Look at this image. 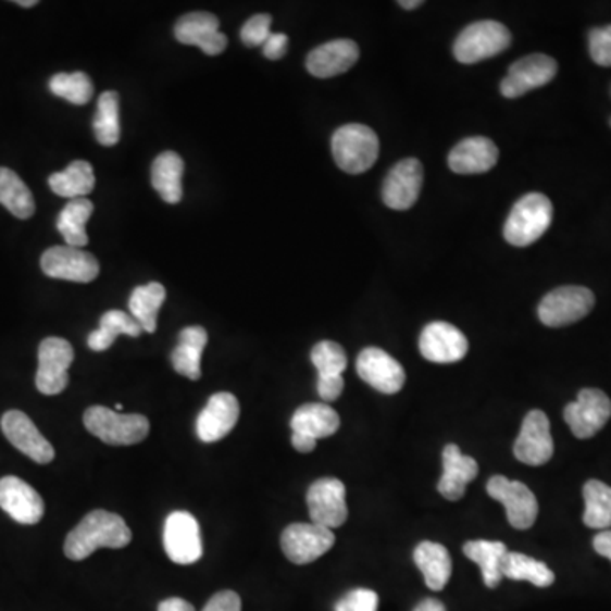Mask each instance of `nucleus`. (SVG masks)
Instances as JSON below:
<instances>
[{
  "mask_svg": "<svg viewBox=\"0 0 611 611\" xmlns=\"http://www.w3.org/2000/svg\"><path fill=\"white\" fill-rule=\"evenodd\" d=\"M41 269L51 279L82 284L92 283L101 271L92 253L68 245L48 248L41 257Z\"/></svg>",
  "mask_w": 611,
  "mask_h": 611,
  "instance_id": "ddd939ff",
  "label": "nucleus"
},
{
  "mask_svg": "<svg viewBox=\"0 0 611 611\" xmlns=\"http://www.w3.org/2000/svg\"><path fill=\"white\" fill-rule=\"evenodd\" d=\"M357 374L383 395H396L407 383V372L398 360L377 347H369L360 352Z\"/></svg>",
  "mask_w": 611,
  "mask_h": 611,
  "instance_id": "2eb2a0df",
  "label": "nucleus"
},
{
  "mask_svg": "<svg viewBox=\"0 0 611 611\" xmlns=\"http://www.w3.org/2000/svg\"><path fill=\"white\" fill-rule=\"evenodd\" d=\"M413 611H447L446 607L441 601L435 600V598H426L423 600L419 607L414 608Z\"/></svg>",
  "mask_w": 611,
  "mask_h": 611,
  "instance_id": "3c124183",
  "label": "nucleus"
},
{
  "mask_svg": "<svg viewBox=\"0 0 611 611\" xmlns=\"http://www.w3.org/2000/svg\"><path fill=\"white\" fill-rule=\"evenodd\" d=\"M347 489L340 479L323 477L314 481L308 489V508H310L311 522L325 528H338L349 519L347 508Z\"/></svg>",
  "mask_w": 611,
  "mask_h": 611,
  "instance_id": "f8f14e48",
  "label": "nucleus"
},
{
  "mask_svg": "<svg viewBox=\"0 0 611 611\" xmlns=\"http://www.w3.org/2000/svg\"><path fill=\"white\" fill-rule=\"evenodd\" d=\"M50 189L60 198H86L96 187L92 165L86 160H75L65 171L57 172L48 178Z\"/></svg>",
  "mask_w": 611,
  "mask_h": 611,
  "instance_id": "7c9ffc66",
  "label": "nucleus"
},
{
  "mask_svg": "<svg viewBox=\"0 0 611 611\" xmlns=\"http://www.w3.org/2000/svg\"><path fill=\"white\" fill-rule=\"evenodd\" d=\"M511 45V33L498 21H477L469 24L453 43L457 62L472 65L503 53Z\"/></svg>",
  "mask_w": 611,
  "mask_h": 611,
  "instance_id": "39448f33",
  "label": "nucleus"
},
{
  "mask_svg": "<svg viewBox=\"0 0 611 611\" xmlns=\"http://www.w3.org/2000/svg\"><path fill=\"white\" fill-rule=\"evenodd\" d=\"M0 204L20 220L32 217L36 210L29 187L21 180L16 172L5 166H0Z\"/></svg>",
  "mask_w": 611,
  "mask_h": 611,
  "instance_id": "72a5a7b5",
  "label": "nucleus"
},
{
  "mask_svg": "<svg viewBox=\"0 0 611 611\" xmlns=\"http://www.w3.org/2000/svg\"><path fill=\"white\" fill-rule=\"evenodd\" d=\"M166 290L160 283L136 287L129 296V311L144 332L155 333L157 314L165 301Z\"/></svg>",
  "mask_w": 611,
  "mask_h": 611,
  "instance_id": "f704fd0d",
  "label": "nucleus"
},
{
  "mask_svg": "<svg viewBox=\"0 0 611 611\" xmlns=\"http://www.w3.org/2000/svg\"><path fill=\"white\" fill-rule=\"evenodd\" d=\"M287 43H289L287 35H284V33H272L262 47L263 54L269 60H280L287 53Z\"/></svg>",
  "mask_w": 611,
  "mask_h": 611,
  "instance_id": "49530a36",
  "label": "nucleus"
},
{
  "mask_svg": "<svg viewBox=\"0 0 611 611\" xmlns=\"http://www.w3.org/2000/svg\"><path fill=\"white\" fill-rule=\"evenodd\" d=\"M413 559L432 591H441L446 588L452 576V559L446 547L437 541H422L414 549Z\"/></svg>",
  "mask_w": 611,
  "mask_h": 611,
  "instance_id": "cd10ccee",
  "label": "nucleus"
},
{
  "mask_svg": "<svg viewBox=\"0 0 611 611\" xmlns=\"http://www.w3.org/2000/svg\"><path fill=\"white\" fill-rule=\"evenodd\" d=\"M163 547L175 564L190 565L202 558L201 528L189 511H174L166 516Z\"/></svg>",
  "mask_w": 611,
  "mask_h": 611,
  "instance_id": "6e6552de",
  "label": "nucleus"
},
{
  "mask_svg": "<svg viewBox=\"0 0 611 611\" xmlns=\"http://www.w3.org/2000/svg\"><path fill=\"white\" fill-rule=\"evenodd\" d=\"M486 491L507 508L508 523L513 528L528 531L534 526L538 516V501L525 484L504 476H492L486 484Z\"/></svg>",
  "mask_w": 611,
  "mask_h": 611,
  "instance_id": "9d476101",
  "label": "nucleus"
},
{
  "mask_svg": "<svg viewBox=\"0 0 611 611\" xmlns=\"http://www.w3.org/2000/svg\"><path fill=\"white\" fill-rule=\"evenodd\" d=\"M444 461V474L438 481V492L449 501H459L465 495L467 484L476 479L479 474V465L472 459L461 452L456 444H449L441 453Z\"/></svg>",
  "mask_w": 611,
  "mask_h": 611,
  "instance_id": "b1692460",
  "label": "nucleus"
},
{
  "mask_svg": "<svg viewBox=\"0 0 611 611\" xmlns=\"http://www.w3.org/2000/svg\"><path fill=\"white\" fill-rule=\"evenodd\" d=\"M423 187L420 160L404 159L392 166L383 186V201L395 211H408L419 201Z\"/></svg>",
  "mask_w": 611,
  "mask_h": 611,
  "instance_id": "f3484780",
  "label": "nucleus"
},
{
  "mask_svg": "<svg viewBox=\"0 0 611 611\" xmlns=\"http://www.w3.org/2000/svg\"><path fill=\"white\" fill-rule=\"evenodd\" d=\"M208 345V332L202 326H187L178 333V344L172 352V367L190 381L201 379V357Z\"/></svg>",
  "mask_w": 611,
  "mask_h": 611,
  "instance_id": "a878e982",
  "label": "nucleus"
},
{
  "mask_svg": "<svg viewBox=\"0 0 611 611\" xmlns=\"http://www.w3.org/2000/svg\"><path fill=\"white\" fill-rule=\"evenodd\" d=\"M513 453L526 465H544L552 459V434L549 416L544 411L534 410L526 414Z\"/></svg>",
  "mask_w": 611,
  "mask_h": 611,
  "instance_id": "dca6fc26",
  "label": "nucleus"
},
{
  "mask_svg": "<svg viewBox=\"0 0 611 611\" xmlns=\"http://www.w3.org/2000/svg\"><path fill=\"white\" fill-rule=\"evenodd\" d=\"M271 26L272 17L269 14H257V16L250 17L241 27V41L250 48L263 47L269 36L272 35Z\"/></svg>",
  "mask_w": 611,
  "mask_h": 611,
  "instance_id": "a19ab883",
  "label": "nucleus"
},
{
  "mask_svg": "<svg viewBox=\"0 0 611 611\" xmlns=\"http://www.w3.org/2000/svg\"><path fill=\"white\" fill-rule=\"evenodd\" d=\"M558 62L552 57L528 54L510 66L499 90L507 99H516L531 90L547 86L558 75Z\"/></svg>",
  "mask_w": 611,
  "mask_h": 611,
  "instance_id": "4468645a",
  "label": "nucleus"
},
{
  "mask_svg": "<svg viewBox=\"0 0 611 611\" xmlns=\"http://www.w3.org/2000/svg\"><path fill=\"white\" fill-rule=\"evenodd\" d=\"M317 395L323 401L332 402L337 401L344 392L345 381L344 376L335 377H317Z\"/></svg>",
  "mask_w": 611,
  "mask_h": 611,
  "instance_id": "a18cd8bd",
  "label": "nucleus"
},
{
  "mask_svg": "<svg viewBox=\"0 0 611 611\" xmlns=\"http://www.w3.org/2000/svg\"><path fill=\"white\" fill-rule=\"evenodd\" d=\"M335 546V535L316 523H292L280 537L284 556L292 564H311Z\"/></svg>",
  "mask_w": 611,
  "mask_h": 611,
  "instance_id": "9b49d317",
  "label": "nucleus"
},
{
  "mask_svg": "<svg viewBox=\"0 0 611 611\" xmlns=\"http://www.w3.org/2000/svg\"><path fill=\"white\" fill-rule=\"evenodd\" d=\"M16 4L21 8H35V5H38V0H20Z\"/></svg>",
  "mask_w": 611,
  "mask_h": 611,
  "instance_id": "864d4df0",
  "label": "nucleus"
},
{
  "mask_svg": "<svg viewBox=\"0 0 611 611\" xmlns=\"http://www.w3.org/2000/svg\"><path fill=\"white\" fill-rule=\"evenodd\" d=\"M498 159L499 150L495 141L484 136H472L452 148L449 153V166L456 174H484L491 171Z\"/></svg>",
  "mask_w": 611,
  "mask_h": 611,
  "instance_id": "393cba45",
  "label": "nucleus"
},
{
  "mask_svg": "<svg viewBox=\"0 0 611 611\" xmlns=\"http://www.w3.org/2000/svg\"><path fill=\"white\" fill-rule=\"evenodd\" d=\"M379 138L365 124H345L333 133V159L347 174L359 175L374 166L379 157Z\"/></svg>",
  "mask_w": 611,
  "mask_h": 611,
  "instance_id": "f03ea898",
  "label": "nucleus"
},
{
  "mask_svg": "<svg viewBox=\"0 0 611 611\" xmlns=\"http://www.w3.org/2000/svg\"><path fill=\"white\" fill-rule=\"evenodd\" d=\"M611 419V399L601 389H581L577 399L569 402L564 420L574 437L586 440L595 437Z\"/></svg>",
  "mask_w": 611,
  "mask_h": 611,
  "instance_id": "1a4fd4ad",
  "label": "nucleus"
},
{
  "mask_svg": "<svg viewBox=\"0 0 611 611\" xmlns=\"http://www.w3.org/2000/svg\"><path fill=\"white\" fill-rule=\"evenodd\" d=\"M93 204L87 198H77L68 201L57 220V228L68 247L82 248L89 244L86 225L92 216Z\"/></svg>",
  "mask_w": 611,
  "mask_h": 611,
  "instance_id": "473e14b6",
  "label": "nucleus"
},
{
  "mask_svg": "<svg viewBox=\"0 0 611 611\" xmlns=\"http://www.w3.org/2000/svg\"><path fill=\"white\" fill-rule=\"evenodd\" d=\"M595 295L588 287H558L541 299L538 317L550 328H562L588 316L595 308Z\"/></svg>",
  "mask_w": 611,
  "mask_h": 611,
  "instance_id": "423d86ee",
  "label": "nucleus"
},
{
  "mask_svg": "<svg viewBox=\"0 0 611 611\" xmlns=\"http://www.w3.org/2000/svg\"><path fill=\"white\" fill-rule=\"evenodd\" d=\"M464 553L472 562L479 564L484 585L491 589L498 588L503 581V561L508 553L503 541H465Z\"/></svg>",
  "mask_w": 611,
  "mask_h": 611,
  "instance_id": "c756f323",
  "label": "nucleus"
},
{
  "mask_svg": "<svg viewBox=\"0 0 611 611\" xmlns=\"http://www.w3.org/2000/svg\"><path fill=\"white\" fill-rule=\"evenodd\" d=\"M553 217V205L544 194L532 192L523 196L513 205L504 223V240L513 247H528L549 229Z\"/></svg>",
  "mask_w": 611,
  "mask_h": 611,
  "instance_id": "7ed1b4c3",
  "label": "nucleus"
},
{
  "mask_svg": "<svg viewBox=\"0 0 611 611\" xmlns=\"http://www.w3.org/2000/svg\"><path fill=\"white\" fill-rule=\"evenodd\" d=\"M240 419V402L232 392H216L211 396L204 410L199 413L196 432L199 440L214 444L232 434Z\"/></svg>",
  "mask_w": 611,
  "mask_h": 611,
  "instance_id": "aec40b11",
  "label": "nucleus"
},
{
  "mask_svg": "<svg viewBox=\"0 0 611 611\" xmlns=\"http://www.w3.org/2000/svg\"><path fill=\"white\" fill-rule=\"evenodd\" d=\"M132 537L123 516L111 511L93 510L66 535L63 550L71 561H84L101 547L123 549L132 541Z\"/></svg>",
  "mask_w": 611,
  "mask_h": 611,
  "instance_id": "f257e3e1",
  "label": "nucleus"
},
{
  "mask_svg": "<svg viewBox=\"0 0 611 611\" xmlns=\"http://www.w3.org/2000/svg\"><path fill=\"white\" fill-rule=\"evenodd\" d=\"M0 426L5 438L24 456L38 464H50L54 459V449L50 441L36 428L33 420L23 411L12 410L4 413Z\"/></svg>",
  "mask_w": 611,
  "mask_h": 611,
  "instance_id": "6ab92c4d",
  "label": "nucleus"
},
{
  "mask_svg": "<svg viewBox=\"0 0 611 611\" xmlns=\"http://www.w3.org/2000/svg\"><path fill=\"white\" fill-rule=\"evenodd\" d=\"M74 357V347L63 338H45L39 344L36 387L41 395L57 396L65 391Z\"/></svg>",
  "mask_w": 611,
  "mask_h": 611,
  "instance_id": "0eeeda50",
  "label": "nucleus"
},
{
  "mask_svg": "<svg viewBox=\"0 0 611 611\" xmlns=\"http://www.w3.org/2000/svg\"><path fill=\"white\" fill-rule=\"evenodd\" d=\"M0 508L21 525H36L45 515L43 498L16 476L0 479Z\"/></svg>",
  "mask_w": 611,
  "mask_h": 611,
  "instance_id": "412c9836",
  "label": "nucleus"
},
{
  "mask_svg": "<svg viewBox=\"0 0 611 611\" xmlns=\"http://www.w3.org/2000/svg\"><path fill=\"white\" fill-rule=\"evenodd\" d=\"M159 611H196V608L183 598H166L159 604Z\"/></svg>",
  "mask_w": 611,
  "mask_h": 611,
  "instance_id": "8fccbe9b",
  "label": "nucleus"
},
{
  "mask_svg": "<svg viewBox=\"0 0 611 611\" xmlns=\"http://www.w3.org/2000/svg\"><path fill=\"white\" fill-rule=\"evenodd\" d=\"M141 326L138 325L132 314L124 313L120 310H111L102 314L101 325L99 329L90 333L87 338L89 349L93 352H105L113 347L114 341L120 335H128V337L138 338L141 335Z\"/></svg>",
  "mask_w": 611,
  "mask_h": 611,
  "instance_id": "2f4dec72",
  "label": "nucleus"
},
{
  "mask_svg": "<svg viewBox=\"0 0 611 611\" xmlns=\"http://www.w3.org/2000/svg\"><path fill=\"white\" fill-rule=\"evenodd\" d=\"M596 552L611 561V531H601L593 540Z\"/></svg>",
  "mask_w": 611,
  "mask_h": 611,
  "instance_id": "de8ad7c7",
  "label": "nucleus"
},
{
  "mask_svg": "<svg viewBox=\"0 0 611 611\" xmlns=\"http://www.w3.org/2000/svg\"><path fill=\"white\" fill-rule=\"evenodd\" d=\"M359 45L352 39H333L322 47L314 48L308 59L306 68L313 77L332 78L349 72L359 62Z\"/></svg>",
  "mask_w": 611,
  "mask_h": 611,
  "instance_id": "5701e85b",
  "label": "nucleus"
},
{
  "mask_svg": "<svg viewBox=\"0 0 611 611\" xmlns=\"http://www.w3.org/2000/svg\"><path fill=\"white\" fill-rule=\"evenodd\" d=\"M589 54L596 65L611 66V24L589 33Z\"/></svg>",
  "mask_w": 611,
  "mask_h": 611,
  "instance_id": "79ce46f5",
  "label": "nucleus"
},
{
  "mask_svg": "<svg viewBox=\"0 0 611 611\" xmlns=\"http://www.w3.org/2000/svg\"><path fill=\"white\" fill-rule=\"evenodd\" d=\"M503 577L513 581H528L537 588H549L556 581V574L547 568L546 562L528 558L525 553L508 552L503 561Z\"/></svg>",
  "mask_w": 611,
  "mask_h": 611,
  "instance_id": "c9c22d12",
  "label": "nucleus"
},
{
  "mask_svg": "<svg viewBox=\"0 0 611 611\" xmlns=\"http://www.w3.org/2000/svg\"><path fill=\"white\" fill-rule=\"evenodd\" d=\"M93 133L102 147H114L120 141V93L114 90H108L99 97Z\"/></svg>",
  "mask_w": 611,
  "mask_h": 611,
  "instance_id": "e433bc0d",
  "label": "nucleus"
},
{
  "mask_svg": "<svg viewBox=\"0 0 611 611\" xmlns=\"http://www.w3.org/2000/svg\"><path fill=\"white\" fill-rule=\"evenodd\" d=\"M290 441H292V447H295L298 452L310 453L313 452L314 449H316L317 440L308 437V435L292 434V438H290Z\"/></svg>",
  "mask_w": 611,
  "mask_h": 611,
  "instance_id": "09e8293b",
  "label": "nucleus"
},
{
  "mask_svg": "<svg viewBox=\"0 0 611 611\" xmlns=\"http://www.w3.org/2000/svg\"><path fill=\"white\" fill-rule=\"evenodd\" d=\"M399 5H401V8L404 9H416L420 8V5H423L422 0H401V2H398Z\"/></svg>",
  "mask_w": 611,
  "mask_h": 611,
  "instance_id": "603ef678",
  "label": "nucleus"
},
{
  "mask_svg": "<svg viewBox=\"0 0 611 611\" xmlns=\"http://www.w3.org/2000/svg\"><path fill=\"white\" fill-rule=\"evenodd\" d=\"M50 90L57 97L75 105H86L92 99L93 84L84 72L74 74H57L50 78Z\"/></svg>",
  "mask_w": 611,
  "mask_h": 611,
  "instance_id": "58836bf2",
  "label": "nucleus"
},
{
  "mask_svg": "<svg viewBox=\"0 0 611 611\" xmlns=\"http://www.w3.org/2000/svg\"><path fill=\"white\" fill-rule=\"evenodd\" d=\"M184 160L175 151H165L151 165V186L169 204L183 201Z\"/></svg>",
  "mask_w": 611,
  "mask_h": 611,
  "instance_id": "c85d7f7f",
  "label": "nucleus"
},
{
  "mask_svg": "<svg viewBox=\"0 0 611 611\" xmlns=\"http://www.w3.org/2000/svg\"><path fill=\"white\" fill-rule=\"evenodd\" d=\"M175 38L183 45L198 47L210 57L223 53L228 39L220 33V20L210 12H190L175 24Z\"/></svg>",
  "mask_w": 611,
  "mask_h": 611,
  "instance_id": "4be33fe9",
  "label": "nucleus"
},
{
  "mask_svg": "<svg viewBox=\"0 0 611 611\" xmlns=\"http://www.w3.org/2000/svg\"><path fill=\"white\" fill-rule=\"evenodd\" d=\"M379 596L372 589H353L338 601L335 611H377Z\"/></svg>",
  "mask_w": 611,
  "mask_h": 611,
  "instance_id": "37998d69",
  "label": "nucleus"
},
{
  "mask_svg": "<svg viewBox=\"0 0 611 611\" xmlns=\"http://www.w3.org/2000/svg\"><path fill=\"white\" fill-rule=\"evenodd\" d=\"M202 611H241V598L238 593L226 589L216 593Z\"/></svg>",
  "mask_w": 611,
  "mask_h": 611,
  "instance_id": "c03bdc74",
  "label": "nucleus"
},
{
  "mask_svg": "<svg viewBox=\"0 0 611 611\" xmlns=\"http://www.w3.org/2000/svg\"><path fill=\"white\" fill-rule=\"evenodd\" d=\"M84 425L108 446H135L150 434V422L144 414L120 413L105 407H90L84 413Z\"/></svg>",
  "mask_w": 611,
  "mask_h": 611,
  "instance_id": "20e7f679",
  "label": "nucleus"
},
{
  "mask_svg": "<svg viewBox=\"0 0 611 611\" xmlns=\"http://www.w3.org/2000/svg\"><path fill=\"white\" fill-rule=\"evenodd\" d=\"M311 362L317 371V377L341 376L349 360L341 345L335 341H320L311 350Z\"/></svg>",
  "mask_w": 611,
  "mask_h": 611,
  "instance_id": "ea45409f",
  "label": "nucleus"
},
{
  "mask_svg": "<svg viewBox=\"0 0 611 611\" xmlns=\"http://www.w3.org/2000/svg\"><path fill=\"white\" fill-rule=\"evenodd\" d=\"M290 428L292 434L308 435L314 440L332 437L340 428V416L326 402H310L296 410Z\"/></svg>",
  "mask_w": 611,
  "mask_h": 611,
  "instance_id": "bb28decb",
  "label": "nucleus"
},
{
  "mask_svg": "<svg viewBox=\"0 0 611 611\" xmlns=\"http://www.w3.org/2000/svg\"><path fill=\"white\" fill-rule=\"evenodd\" d=\"M469 341L457 326L446 322H434L420 335V352L435 364H456L467 356Z\"/></svg>",
  "mask_w": 611,
  "mask_h": 611,
  "instance_id": "a211bd4d",
  "label": "nucleus"
},
{
  "mask_svg": "<svg viewBox=\"0 0 611 611\" xmlns=\"http://www.w3.org/2000/svg\"><path fill=\"white\" fill-rule=\"evenodd\" d=\"M586 510L583 522L596 531H610L611 526V488L601 481L591 479L583 488Z\"/></svg>",
  "mask_w": 611,
  "mask_h": 611,
  "instance_id": "4c0bfd02",
  "label": "nucleus"
}]
</instances>
